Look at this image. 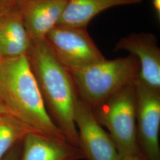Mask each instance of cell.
I'll return each mask as SVG.
<instances>
[{
    "instance_id": "2e32d148",
    "label": "cell",
    "mask_w": 160,
    "mask_h": 160,
    "mask_svg": "<svg viewBox=\"0 0 160 160\" xmlns=\"http://www.w3.org/2000/svg\"><path fill=\"white\" fill-rule=\"evenodd\" d=\"M119 160H146L142 155H132L125 157H120Z\"/></svg>"
},
{
    "instance_id": "5bb4252c",
    "label": "cell",
    "mask_w": 160,
    "mask_h": 160,
    "mask_svg": "<svg viewBox=\"0 0 160 160\" xmlns=\"http://www.w3.org/2000/svg\"><path fill=\"white\" fill-rule=\"evenodd\" d=\"M20 153L17 148H12L1 160H19Z\"/></svg>"
},
{
    "instance_id": "7c38bea8",
    "label": "cell",
    "mask_w": 160,
    "mask_h": 160,
    "mask_svg": "<svg viewBox=\"0 0 160 160\" xmlns=\"http://www.w3.org/2000/svg\"><path fill=\"white\" fill-rule=\"evenodd\" d=\"M142 1V0H68L57 25L87 28L92 19L101 12L113 7L137 4Z\"/></svg>"
},
{
    "instance_id": "3957f363",
    "label": "cell",
    "mask_w": 160,
    "mask_h": 160,
    "mask_svg": "<svg viewBox=\"0 0 160 160\" xmlns=\"http://www.w3.org/2000/svg\"><path fill=\"white\" fill-rule=\"evenodd\" d=\"M76 92L92 109L137 79L139 64L132 55L104 60L79 68L68 69Z\"/></svg>"
},
{
    "instance_id": "6da1fadb",
    "label": "cell",
    "mask_w": 160,
    "mask_h": 160,
    "mask_svg": "<svg viewBox=\"0 0 160 160\" xmlns=\"http://www.w3.org/2000/svg\"><path fill=\"white\" fill-rule=\"evenodd\" d=\"M27 55L49 114L69 143L79 148L74 120L77 92L68 69L45 38L32 39Z\"/></svg>"
},
{
    "instance_id": "4fadbf2b",
    "label": "cell",
    "mask_w": 160,
    "mask_h": 160,
    "mask_svg": "<svg viewBox=\"0 0 160 160\" xmlns=\"http://www.w3.org/2000/svg\"><path fill=\"white\" fill-rule=\"evenodd\" d=\"M38 132L10 114L0 118V160L14 147L23 141L29 133Z\"/></svg>"
},
{
    "instance_id": "277c9868",
    "label": "cell",
    "mask_w": 160,
    "mask_h": 160,
    "mask_svg": "<svg viewBox=\"0 0 160 160\" xmlns=\"http://www.w3.org/2000/svg\"><path fill=\"white\" fill-rule=\"evenodd\" d=\"M92 110L97 122L108 130L119 157L142 155L138 143L134 81Z\"/></svg>"
},
{
    "instance_id": "5b68a950",
    "label": "cell",
    "mask_w": 160,
    "mask_h": 160,
    "mask_svg": "<svg viewBox=\"0 0 160 160\" xmlns=\"http://www.w3.org/2000/svg\"><path fill=\"white\" fill-rule=\"evenodd\" d=\"M45 39L58 59L67 68H79L106 58L87 28L57 25Z\"/></svg>"
},
{
    "instance_id": "ba28073f",
    "label": "cell",
    "mask_w": 160,
    "mask_h": 160,
    "mask_svg": "<svg viewBox=\"0 0 160 160\" xmlns=\"http://www.w3.org/2000/svg\"><path fill=\"white\" fill-rule=\"evenodd\" d=\"M126 51L137 58L139 64L138 78L160 90V49L154 35L149 33L129 34L116 43L114 51Z\"/></svg>"
},
{
    "instance_id": "8fae6325",
    "label": "cell",
    "mask_w": 160,
    "mask_h": 160,
    "mask_svg": "<svg viewBox=\"0 0 160 160\" xmlns=\"http://www.w3.org/2000/svg\"><path fill=\"white\" fill-rule=\"evenodd\" d=\"M12 7L0 8V58L27 55L30 46L20 12Z\"/></svg>"
},
{
    "instance_id": "52a82bcc",
    "label": "cell",
    "mask_w": 160,
    "mask_h": 160,
    "mask_svg": "<svg viewBox=\"0 0 160 160\" xmlns=\"http://www.w3.org/2000/svg\"><path fill=\"white\" fill-rule=\"evenodd\" d=\"M74 120L79 148L88 160H119L120 157L109 133L96 119L92 108L77 93Z\"/></svg>"
},
{
    "instance_id": "8992f818",
    "label": "cell",
    "mask_w": 160,
    "mask_h": 160,
    "mask_svg": "<svg viewBox=\"0 0 160 160\" xmlns=\"http://www.w3.org/2000/svg\"><path fill=\"white\" fill-rule=\"evenodd\" d=\"M137 98V135L146 160H160V90L134 81Z\"/></svg>"
},
{
    "instance_id": "e0dca14e",
    "label": "cell",
    "mask_w": 160,
    "mask_h": 160,
    "mask_svg": "<svg viewBox=\"0 0 160 160\" xmlns=\"http://www.w3.org/2000/svg\"><path fill=\"white\" fill-rule=\"evenodd\" d=\"M153 6L157 14L160 15V0H153Z\"/></svg>"
},
{
    "instance_id": "7a4b0ae2",
    "label": "cell",
    "mask_w": 160,
    "mask_h": 160,
    "mask_svg": "<svg viewBox=\"0 0 160 160\" xmlns=\"http://www.w3.org/2000/svg\"><path fill=\"white\" fill-rule=\"evenodd\" d=\"M0 101L9 114L25 125L67 141L47 110L28 55L0 58Z\"/></svg>"
},
{
    "instance_id": "9c48e42d",
    "label": "cell",
    "mask_w": 160,
    "mask_h": 160,
    "mask_svg": "<svg viewBox=\"0 0 160 160\" xmlns=\"http://www.w3.org/2000/svg\"><path fill=\"white\" fill-rule=\"evenodd\" d=\"M68 0H22L17 5L30 39L45 38L59 22Z\"/></svg>"
},
{
    "instance_id": "ac0fdd59",
    "label": "cell",
    "mask_w": 160,
    "mask_h": 160,
    "mask_svg": "<svg viewBox=\"0 0 160 160\" xmlns=\"http://www.w3.org/2000/svg\"><path fill=\"white\" fill-rule=\"evenodd\" d=\"M9 114V113L8 112V111L7 110L6 108L4 106V105L2 104V103L0 101V118L5 116V115H7Z\"/></svg>"
},
{
    "instance_id": "30bf717a",
    "label": "cell",
    "mask_w": 160,
    "mask_h": 160,
    "mask_svg": "<svg viewBox=\"0 0 160 160\" xmlns=\"http://www.w3.org/2000/svg\"><path fill=\"white\" fill-rule=\"evenodd\" d=\"M23 141V150L19 160L85 159L79 148L65 140L32 132L26 135Z\"/></svg>"
},
{
    "instance_id": "9a60e30c",
    "label": "cell",
    "mask_w": 160,
    "mask_h": 160,
    "mask_svg": "<svg viewBox=\"0 0 160 160\" xmlns=\"http://www.w3.org/2000/svg\"><path fill=\"white\" fill-rule=\"evenodd\" d=\"M22 0H0V7H12V4L16 2V6Z\"/></svg>"
}]
</instances>
